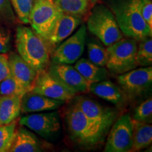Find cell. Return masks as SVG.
Segmentation results:
<instances>
[{"label":"cell","mask_w":152,"mask_h":152,"mask_svg":"<svg viewBox=\"0 0 152 152\" xmlns=\"http://www.w3.org/2000/svg\"><path fill=\"white\" fill-rule=\"evenodd\" d=\"M42 151L41 142L35 134L23 127L16 130L9 152H39Z\"/></svg>","instance_id":"obj_18"},{"label":"cell","mask_w":152,"mask_h":152,"mask_svg":"<svg viewBox=\"0 0 152 152\" xmlns=\"http://www.w3.org/2000/svg\"><path fill=\"white\" fill-rule=\"evenodd\" d=\"M152 115V99H147L134 109L132 118L133 121L140 122H147L151 118Z\"/></svg>","instance_id":"obj_27"},{"label":"cell","mask_w":152,"mask_h":152,"mask_svg":"<svg viewBox=\"0 0 152 152\" xmlns=\"http://www.w3.org/2000/svg\"><path fill=\"white\" fill-rule=\"evenodd\" d=\"M66 122L72 139L81 145L93 147L103 140L75 103L66 111Z\"/></svg>","instance_id":"obj_5"},{"label":"cell","mask_w":152,"mask_h":152,"mask_svg":"<svg viewBox=\"0 0 152 152\" xmlns=\"http://www.w3.org/2000/svg\"><path fill=\"white\" fill-rule=\"evenodd\" d=\"M87 27L106 47L123 37L112 11L104 5L93 9L87 19Z\"/></svg>","instance_id":"obj_3"},{"label":"cell","mask_w":152,"mask_h":152,"mask_svg":"<svg viewBox=\"0 0 152 152\" xmlns=\"http://www.w3.org/2000/svg\"><path fill=\"white\" fill-rule=\"evenodd\" d=\"M111 11L123 35L139 42L151 37L152 29L140 12V0H118L111 5Z\"/></svg>","instance_id":"obj_2"},{"label":"cell","mask_w":152,"mask_h":152,"mask_svg":"<svg viewBox=\"0 0 152 152\" xmlns=\"http://www.w3.org/2000/svg\"><path fill=\"white\" fill-rule=\"evenodd\" d=\"M9 73V56L6 53H0V82L6 78Z\"/></svg>","instance_id":"obj_32"},{"label":"cell","mask_w":152,"mask_h":152,"mask_svg":"<svg viewBox=\"0 0 152 152\" xmlns=\"http://www.w3.org/2000/svg\"><path fill=\"white\" fill-rule=\"evenodd\" d=\"M99 1V0H90V2H91V6L94 5L96 4L97 1Z\"/></svg>","instance_id":"obj_33"},{"label":"cell","mask_w":152,"mask_h":152,"mask_svg":"<svg viewBox=\"0 0 152 152\" xmlns=\"http://www.w3.org/2000/svg\"><path fill=\"white\" fill-rule=\"evenodd\" d=\"M132 147L131 151L145 149L151 144L152 126L146 122L133 121Z\"/></svg>","instance_id":"obj_21"},{"label":"cell","mask_w":152,"mask_h":152,"mask_svg":"<svg viewBox=\"0 0 152 152\" xmlns=\"http://www.w3.org/2000/svg\"><path fill=\"white\" fill-rule=\"evenodd\" d=\"M20 99L18 94L0 96V125L16 121L20 114Z\"/></svg>","instance_id":"obj_19"},{"label":"cell","mask_w":152,"mask_h":152,"mask_svg":"<svg viewBox=\"0 0 152 152\" xmlns=\"http://www.w3.org/2000/svg\"><path fill=\"white\" fill-rule=\"evenodd\" d=\"M137 42L132 38L123 37L107 47L108 60L106 67L110 72L120 75L137 67Z\"/></svg>","instance_id":"obj_4"},{"label":"cell","mask_w":152,"mask_h":152,"mask_svg":"<svg viewBox=\"0 0 152 152\" xmlns=\"http://www.w3.org/2000/svg\"><path fill=\"white\" fill-rule=\"evenodd\" d=\"M31 90L47 97L63 102L72 99L77 94L46 70L37 73Z\"/></svg>","instance_id":"obj_11"},{"label":"cell","mask_w":152,"mask_h":152,"mask_svg":"<svg viewBox=\"0 0 152 152\" xmlns=\"http://www.w3.org/2000/svg\"><path fill=\"white\" fill-rule=\"evenodd\" d=\"M75 104L104 139L116 119L117 113L115 110L104 107L95 101L82 96L75 98Z\"/></svg>","instance_id":"obj_6"},{"label":"cell","mask_w":152,"mask_h":152,"mask_svg":"<svg viewBox=\"0 0 152 152\" xmlns=\"http://www.w3.org/2000/svg\"><path fill=\"white\" fill-rule=\"evenodd\" d=\"M34 0H9L18 20L23 24H29L30 14Z\"/></svg>","instance_id":"obj_26"},{"label":"cell","mask_w":152,"mask_h":152,"mask_svg":"<svg viewBox=\"0 0 152 152\" xmlns=\"http://www.w3.org/2000/svg\"><path fill=\"white\" fill-rule=\"evenodd\" d=\"M133 121L128 114L123 115L112 125L106 141L105 152H128L132 147Z\"/></svg>","instance_id":"obj_8"},{"label":"cell","mask_w":152,"mask_h":152,"mask_svg":"<svg viewBox=\"0 0 152 152\" xmlns=\"http://www.w3.org/2000/svg\"><path fill=\"white\" fill-rule=\"evenodd\" d=\"M54 4L63 13L83 17L87 14L91 6L90 0H52Z\"/></svg>","instance_id":"obj_22"},{"label":"cell","mask_w":152,"mask_h":152,"mask_svg":"<svg viewBox=\"0 0 152 152\" xmlns=\"http://www.w3.org/2000/svg\"><path fill=\"white\" fill-rule=\"evenodd\" d=\"M81 21V17L62 13L55 22L45 40L48 46L56 47L75 31Z\"/></svg>","instance_id":"obj_15"},{"label":"cell","mask_w":152,"mask_h":152,"mask_svg":"<svg viewBox=\"0 0 152 152\" xmlns=\"http://www.w3.org/2000/svg\"><path fill=\"white\" fill-rule=\"evenodd\" d=\"M87 27L82 25L75 34L55 48L52 55L53 64H74L80 58L85 49Z\"/></svg>","instance_id":"obj_9"},{"label":"cell","mask_w":152,"mask_h":152,"mask_svg":"<svg viewBox=\"0 0 152 152\" xmlns=\"http://www.w3.org/2000/svg\"><path fill=\"white\" fill-rule=\"evenodd\" d=\"M64 103L65 102L53 99L30 90L21 96L20 112L28 113L52 111L61 107Z\"/></svg>","instance_id":"obj_16"},{"label":"cell","mask_w":152,"mask_h":152,"mask_svg":"<svg viewBox=\"0 0 152 152\" xmlns=\"http://www.w3.org/2000/svg\"><path fill=\"white\" fill-rule=\"evenodd\" d=\"M62 13L52 0H34L29 23L32 29L46 40L55 22Z\"/></svg>","instance_id":"obj_7"},{"label":"cell","mask_w":152,"mask_h":152,"mask_svg":"<svg viewBox=\"0 0 152 152\" xmlns=\"http://www.w3.org/2000/svg\"><path fill=\"white\" fill-rule=\"evenodd\" d=\"M15 21L16 16L9 0H0V23L12 25Z\"/></svg>","instance_id":"obj_29"},{"label":"cell","mask_w":152,"mask_h":152,"mask_svg":"<svg viewBox=\"0 0 152 152\" xmlns=\"http://www.w3.org/2000/svg\"><path fill=\"white\" fill-rule=\"evenodd\" d=\"M11 47V33L0 23V53H7Z\"/></svg>","instance_id":"obj_31"},{"label":"cell","mask_w":152,"mask_h":152,"mask_svg":"<svg viewBox=\"0 0 152 152\" xmlns=\"http://www.w3.org/2000/svg\"><path fill=\"white\" fill-rule=\"evenodd\" d=\"M19 123L21 126L27 127L37 134L45 137L56 132L61 128L56 112L26 115L20 119Z\"/></svg>","instance_id":"obj_12"},{"label":"cell","mask_w":152,"mask_h":152,"mask_svg":"<svg viewBox=\"0 0 152 152\" xmlns=\"http://www.w3.org/2000/svg\"><path fill=\"white\" fill-rule=\"evenodd\" d=\"M49 73L76 93L88 92L90 83L80 75L74 66L70 64H52Z\"/></svg>","instance_id":"obj_14"},{"label":"cell","mask_w":152,"mask_h":152,"mask_svg":"<svg viewBox=\"0 0 152 152\" xmlns=\"http://www.w3.org/2000/svg\"><path fill=\"white\" fill-rule=\"evenodd\" d=\"M17 121L6 125H0V152L9 151L14 142Z\"/></svg>","instance_id":"obj_24"},{"label":"cell","mask_w":152,"mask_h":152,"mask_svg":"<svg viewBox=\"0 0 152 152\" xmlns=\"http://www.w3.org/2000/svg\"><path fill=\"white\" fill-rule=\"evenodd\" d=\"M10 73L14 77L23 94L31 90L37 73L18 54L12 52L9 56Z\"/></svg>","instance_id":"obj_13"},{"label":"cell","mask_w":152,"mask_h":152,"mask_svg":"<svg viewBox=\"0 0 152 152\" xmlns=\"http://www.w3.org/2000/svg\"><path fill=\"white\" fill-rule=\"evenodd\" d=\"M74 67L89 83L102 81L107 78V70L104 67L93 64L89 59L79 58Z\"/></svg>","instance_id":"obj_20"},{"label":"cell","mask_w":152,"mask_h":152,"mask_svg":"<svg viewBox=\"0 0 152 152\" xmlns=\"http://www.w3.org/2000/svg\"><path fill=\"white\" fill-rule=\"evenodd\" d=\"M89 60L93 64L101 67H105L108 60V53L106 49L95 42H90L87 44Z\"/></svg>","instance_id":"obj_25"},{"label":"cell","mask_w":152,"mask_h":152,"mask_svg":"<svg viewBox=\"0 0 152 152\" xmlns=\"http://www.w3.org/2000/svg\"><path fill=\"white\" fill-rule=\"evenodd\" d=\"M140 12L149 28L152 29V2L151 0H140Z\"/></svg>","instance_id":"obj_30"},{"label":"cell","mask_w":152,"mask_h":152,"mask_svg":"<svg viewBox=\"0 0 152 152\" xmlns=\"http://www.w3.org/2000/svg\"><path fill=\"white\" fill-rule=\"evenodd\" d=\"M11 94H18L21 96L23 95L14 77L9 73L6 78L0 82V95Z\"/></svg>","instance_id":"obj_28"},{"label":"cell","mask_w":152,"mask_h":152,"mask_svg":"<svg viewBox=\"0 0 152 152\" xmlns=\"http://www.w3.org/2000/svg\"><path fill=\"white\" fill-rule=\"evenodd\" d=\"M118 82L122 90L134 97L143 94L151 88L152 84L151 66L142 67L120 74Z\"/></svg>","instance_id":"obj_10"},{"label":"cell","mask_w":152,"mask_h":152,"mask_svg":"<svg viewBox=\"0 0 152 152\" xmlns=\"http://www.w3.org/2000/svg\"><path fill=\"white\" fill-rule=\"evenodd\" d=\"M89 92L111 102L115 105H122L125 102V96L122 90L110 80L91 83L89 84Z\"/></svg>","instance_id":"obj_17"},{"label":"cell","mask_w":152,"mask_h":152,"mask_svg":"<svg viewBox=\"0 0 152 152\" xmlns=\"http://www.w3.org/2000/svg\"><path fill=\"white\" fill-rule=\"evenodd\" d=\"M136 53V62L137 66L147 67L152 64V39L151 37L140 41Z\"/></svg>","instance_id":"obj_23"},{"label":"cell","mask_w":152,"mask_h":152,"mask_svg":"<svg viewBox=\"0 0 152 152\" xmlns=\"http://www.w3.org/2000/svg\"><path fill=\"white\" fill-rule=\"evenodd\" d=\"M15 42L19 56L37 73L46 70L50 56L49 46L32 28L18 26Z\"/></svg>","instance_id":"obj_1"}]
</instances>
